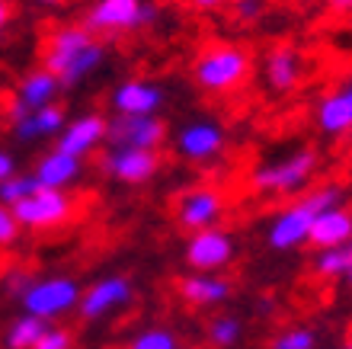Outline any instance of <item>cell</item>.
<instances>
[{
  "label": "cell",
  "mask_w": 352,
  "mask_h": 349,
  "mask_svg": "<svg viewBox=\"0 0 352 349\" xmlns=\"http://www.w3.org/2000/svg\"><path fill=\"white\" fill-rule=\"evenodd\" d=\"M157 19V7L144 0H93L84 17V29L93 36H122L144 29Z\"/></svg>",
  "instance_id": "cell-5"
},
{
  "label": "cell",
  "mask_w": 352,
  "mask_h": 349,
  "mask_svg": "<svg viewBox=\"0 0 352 349\" xmlns=\"http://www.w3.org/2000/svg\"><path fill=\"white\" fill-rule=\"evenodd\" d=\"M346 279H349V285H352V263H349V273H346Z\"/></svg>",
  "instance_id": "cell-40"
},
{
  "label": "cell",
  "mask_w": 352,
  "mask_h": 349,
  "mask_svg": "<svg viewBox=\"0 0 352 349\" xmlns=\"http://www.w3.org/2000/svg\"><path fill=\"white\" fill-rule=\"evenodd\" d=\"M36 282V276L29 273V269H10L7 273V279H3V288H7L10 295H16V298H23V292H26L29 285Z\"/></svg>",
  "instance_id": "cell-32"
},
{
  "label": "cell",
  "mask_w": 352,
  "mask_h": 349,
  "mask_svg": "<svg viewBox=\"0 0 352 349\" xmlns=\"http://www.w3.org/2000/svg\"><path fill=\"white\" fill-rule=\"evenodd\" d=\"M80 282L71 276H42L23 292V314H32L38 321H58L67 311H74L80 304Z\"/></svg>",
  "instance_id": "cell-6"
},
{
  "label": "cell",
  "mask_w": 352,
  "mask_h": 349,
  "mask_svg": "<svg viewBox=\"0 0 352 349\" xmlns=\"http://www.w3.org/2000/svg\"><path fill=\"white\" fill-rule=\"evenodd\" d=\"M13 13H16L13 0H0V29H7L13 23Z\"/></svg>",
  "instance_id": "cell-36"
},
{
  "label": "cell",
  "mask_w": 352,
  "mask_h": 349,
  "mask_svg": "<svg viewBox=\"0 0 352 349\" xmlns=\"http://www.w3.org/2000/svg\"><path fill=\"white\" fill-rule=\"evenodd\" d=\"M106 131H109V119L100 116V112L74 116V119H67L65 131L55 138V151L71 154V157H77V160H84L87 154H93V151L106 141Z\"/></svg>",
  "instance_id": "cell-14"
},
{
  "label": "cell",
  "mask_w": 352,
  "mask_h": 349,
  "mask_svg": "<svg viewBox=\"0 0 352 349\" xmlns=\"http://www.w3.org/2000/svg\"><path fill=\"white\" fill-rule=\"evenodd\" d=\"M36 176L38 189H58V193H67L71 186L84 176V160H77L71 154H61V151H45V154L36 160Z\"/></svg>",
  "instance_id": "cell-17"
},
{
  "label": "cell",
  "mask_w": 352,
  "mask_h": 349,
  "mask_svg": "<svg viewBox=\"0 0 352 349\" xmlns=\"http://www.w3.org/2000/svg\"><path fill=\"white\" fill-rule=\"evenodd\" d=\"M327 7L333 10L336 17H343V19H352V0H327Z\"/></svg>",
  "instance_id": "cell-35"
},
{
  "label": "cell",
  "mask_w": 352,
  "mask_h": 349,
  "mask_svg": "<svg viewBox=\"0 0 352 349\" xmlns=\"http://www.w3.org/2000/svg\"><path fill=\"white\" fill-rule=\"evenodd\" d=\"M234 253H237V244L228 231L221 228H208L199 231L192 237L186 240V263L192 273H218V269L231 266Z\"/></svg>",
  "instance_id": "cell-10"
},
{
  "label": "cell",
  "mask_w": 352,
  "mask_h": 349,
  "mask_svg": "<svg viewBox=\"0 0 352 349\" xmlns=\"http://www.w3.org/2000/svg\"><path fill=\"white\" fill-rule=\"evenodd\" d=\"M224 145H228V135L214 119H192L179 125L173 138L176 154L183 160H192V164H208L214 157L224 154Z\"/></svg>",
  "instance_id": "cell-9"
},
{
  "label": "cell",
  "mask_w": 352,
  "mask_h": 349,
  "mask_svg": "<svg viewBox=\"0 0 352 349\" xmlns=\"http://www.w3.org/2000/svg\"><path fill=\"white\" fill-rule=\"evenodd\" d=\"M65 125H67V112L65 106L55 103V106L29 112L19 125H13V131H16L19 141H45V138H58L65 131Z\"/></svg>",
  "instance_id": "cell-22"
},
{
  "label": "cell",
  "mask_w": 352,
  "mask_h": 349,
  "mask_svg": "<svg viewBox=\"0 0 352 349\" xmlns=\"http://www.w3.org/2000/svg\"><path fill=\"white\" fill-rule=\"evenodd\" d=\"M38 189L36 176L32 173H13L10 180H3L0 183V205H7V209H16L23 199H29V195Z\"/></svg>",
  "instance_id": "cell-26"
},
{
  "label": "cell",
  "mask_w": 352,
  "mask_h": 349,
  "mask_svg": "<svg viewBox=\"0 0 352 349\" xmlns=\"http://www.w3.org/2000/svg\"><path fill=\"white\" fill-rule=\"evenodd\" d=\"M307 244H314L317 250H336L352 244V211L346 205L320 211L311 224V237Z\"/></svg>",
  "instance_id": "cell-18"
},
{
  "label": "cell",
  "mask_w": 352,
  "mask_h": 349,
  "mask_svg": "<svg viewBox=\"0 0 352 349\" xmlns=\"http://www.w3.org/2000/svg\"><path fill=\"white\" fill-rule=\"evenodd\" d=\"M317 157L314 147H301L295 154L282 157V160H269V164H260L250 170V186L260 195H295L305 193L311 180L317 173Z\"/></svg>",
  "instance_id": "cell-4"
},
{
  "label": "cell",
  "mask_w": 352,
  "mask_h": 349,
  "mask_svg": "<svg viewBox=\"0 0 352 349\" xmlns=\"http://www.w3.org/2000/svg\"><path fill=\"white\" fill-rule=\"evenodd\" d=\"M192 10H199V13H214V10H221V7H228L231 0H186Z\"/></svg>",
  "instance_id": "cell-34"
},
{
  "label": "cell",
  "mask_w": 352,
  "mask_h": 349,
  "mask_svg": "<svg viewBox=\"0 0 352 349\" xmlns=\"http://www.w3.org/2000/svg\"><path fill=\"white\" fill-rule=\"evenodd\" d=\"M167 138V125L157 116H116L109 119L106 141L109 147H135V151H157Z\"/></svg>",
  "instance_id": "cell-11"
},
{
  "label": "cell",
  "mask_w": 352,
  "mask_h": 349,
  "mask_svg": "<svg viewBox=\"0 0 352 349\" xmlns=\"http://www.w3.org/2000/svg\"><path fill=\"white\" fill-rule=\"evenodd\" d=\"M349 263H352V244L346 247H336V250H320L314 260V273L320 279H346L349 273Z\"/></svg>",
  "instance_id": "cell-24"
},
{
  "label": "cell",
  "mask_w": 352,
  "mask_h": 349,
  "mask_svg": "<svg viewBox=\"0 0 352 349\" xmlns=\"http://www.w3.org/2000/svg\"><path fill=\"white\" fill-rule=\"evenodd\" d=\"M102 170L125 186H141L154 180L160 170V154L157 151H135V147H109L102 157Z\"/></svg>",
  "instance_id": "cell-13"
},
{
  "label": "cell",
  "mask_w": 352,
  "mask_h": 349,
  "mask_svg": "<svg viewBox=\"0 0 352 349\" xmlns=\"http://www.w3.org/2000/svg\"><path fill=\"white\" fill-rule=\"evenodd\" d=\"M29 3H36V7H55L58 0H29Z\"/></svg>",
  "instance_id": "cell-37"
},
{
  "label": "cell",
  "mask_w": 352,
  "mask_h": 349,
  "mask_svg": "<svg viewBox=\"0 0 352 349\" xmlns=\"http://www.w3.org/2000/svg\"><path fill=\"white\" fill-rule=\"evenodd\" d=\"M241 337H243V324H241V317H234V314H218V317L208 324V343L218 349L237 346Z\"/></svg>",
  "instance_id": "cell-25"
},
{
  "label": "cell",
  "mask_w": 352,
  "mask_h": 349,
  "mask_svg": "<svg viewBox=\"0 0 352 349\" xmlns=\"http://www.w3.org/2000/svg\"><path fill=\"white\" fill-rule=\"evenodd\" d=\"M19 221L16 215H13V209H7V205H0V247H13L19 240Z\"/></svg>",
  "instance_id": "cell-30"
},
{
  "label": "cell",
  "mask_w": 352,
  "mask_h": 349,
  "mask_svg": "<svg viewBox=\"0 0 352 349\" xmlns=\"http://www.w3.org/2000/svg\"><path fill=\"white\" fill-rule=\"evenodd\" d=\"M131 295H135V288H131L129 276H102V279H96L90 288H84L77 311H80L84 321H102V317H109L112 311L125 308V304L131 302Z\"/></svg>",
  "instance_id": "cell-12"
},
{
  "label": "cell",
  "mask_w": 352,
  "mask_h": 349,
  "mask_svg": "<svg viewBox=\"0 0 352 349\" xmlns=\"http://www.w3.org/2000/svg\"><path fill=\"white\" fill-rule=\"evenodd\" d=\"M129 349H183V343L170 327H148L129 343Z\"/></svg>",
  "instance_id": "cell-27"
},
{
  "label": "cell",
  "mask_w": 352,
  "mask_h": 349,
  "mask_svg": "<svg viewBox=\"0 0 352 349\" xmlns=\"http://www.w3.org/2000/svg\"><path fill=\"white\" fill-rule=\"evenodd\" d=\"M109 100L116 116H157L164 106V90L148 81H125L112 90Z\"/></svg>",
  "instance_id": "cell-16"
},
{
  "label": "cell",
  "mask_w": 352,
  "mask_h": 349,
  "mask_svg": "<svg viewBox=\"0 0 352 349\" xmlns=\"http://www.w3.org/2000/svg\"><path fill=\"white\" fill-rule=\"evenodd\" d=\"M346 349H352V340H349V346H346Z\"/></svg>",
  "instance_id": "cell-41"
},
{
  "label": "cell",
  "mask_w": 352,
  "mask_h": 349,
  "mask_svg": "<svg viewBox=\"0 0 352 349\" xmlns=\"http://www.w3.org/2000/svg\"><path fill=\"white\" fill-rule=\"evenodd\" d=\"M224 215V193L218 186H189L183 193L176 195V221L179 228L192 231H208V228H218V221Z\"/></svg>",
  "instance_id": "cell-8"
},
{
  "label": "cell",
  "mask_w": 352,
  "mask_h": 349,
  "mask_svg": "<svg viewBox=\"0 0 352 349\" xmlns=\"http://www.w3.org/2000/svg\"><path fill=\"white\" fill-rule=\"evenodd\" d=\"M45 330H48L45 321H38V317H32V314H19L16 321L7 327L3 343H7V349H32L38 340H42V333Z\"/></svg>",
  "instance_id": "cell-23"
},
{
  "label": "cell",
  "mask_w": 352,
  "mask_h": 349,
  "mask_svg": "<svg viewBox=\"0 0 352 349\" xmlns=\"http://www.w3.org/2000/svg\"><path fill=\"white\" fill-rule=\"evenodd\" d=\"M263 74H266V83L276 93H292L301 87L307 74V61L305 55L292 45H276L263 61Z\"/></svg>",
  "instance_id": "cell-15"
},
{
  "label": "cell",
  "mask_w": 352,
  "mask_h": 349,
  "mask_svg": "<svg viewBox=\"0 0 352 349\" xmlns=\"http://www.w3.org/2000/svg\"><path fill=\"white\" fill-rule=\"evenodd\" d=\"M266 13V0H231V17L234 23H256Z\"/></svg>",
  "instance_id": "cell-29"
},
{
  "label": "cell",
  "mask_w": 352,
  "mask_h": 349,
  "mask_svg": "<svg viewBox=\"0 0 352 349\" xmlns=\"http://www.w3.org/2000/svg\"><path fill=\"white\" fill-rule=\"evenodd\" d=\"M102 61H106V45L84 26H55L45 36L42 67L55 74L61 87L84 83L93 71H100Z\"/></svg>",
  "instance_id": "cell-1"
},
{
  "label": "cell",
  "mask_w": 352,
  "mask_h": 349,
  "mask_svg": "<svg viewBox=\"0 0 352 349\" xmlns=\"http://www.w3.org/2000/svg\"><path fill=\"white\" fill-rule=\"evenodd\" d=\"M336 205H343V189H340V186L307 189L301 199H295V202L285 205V209H278V215L269 221L266 244L272 250H278V253L298 250L311 237V224H314L317 215L327 209H336Z\"/></svg>",
  "instance_id": "cell-2"
},
{
  "label": "cell",
  "mask_w": 352,
  "mask_h": 349,
  "mask_svg": "<svg viewBox=\"0 0 352 349\" xmlns=\"http://www.w3.org/2000/svg\"><path fill=\"white\" fill-rule=\"evenodd\" d=\"M13 173H16V157L0 147V183H3V180H10Z\"/></svg>",
  "instance_id": "cell-33"
},
{
  "label": "cell",
  "mask_w": 352,
  "mask_h": 349,
  "mask_svg": "<svg viewBox=\"0 0 352 349\" xmlns=\"http://www.w3.org/2000/svg\"><path fill=\"white\" fill-rule=\"evenodd\" d=\"M314 346H317V333L311 327H288L269 343V349H314Z\"/></svg>",
  "instance_id": "cell-28"
},
{
  "label": "cell",
  "mask_w": 352,
  "mask_h": 349,
  "mask_svg": "<svg viewBox=\"0 0 352 349\" xmlns=\"http://www.w3.org/2000/svg\"><path fill=\"white\" fill-rule=\"evenodd\" d=\"M189 71H192V81L199 90L212 93V96H224V93H234L237 87L247 83V77L253 74V58L237 42H208L192 58Z\"/></svg>",
  "instance_id": "cell-3"
},
{
  "label": "cell",
  "mask_w": 352,
  "mask_h": 349,
  "mask_svg": "<svg viewBox=\"0 0 352 349\" xmlns=\"http://www.w3.org/2000/svg\"><path fill=\"white\" fill-rule=\"evenodd\" d=\"M32 349H71V333H67L65 327H52V324H48V330L42 333V340Z\"/></svg>",
  "instance_id": "cell-31"
},
{
  "label": "cell",
  "mask_w": 352,
  "mask_h": 349,
  "mask_svg": "<svg viewBox=\"0 0 352 349\" xmlns=\"http://www.w3.org/2000/svg\"><path fill=\"white\" fill-rule=\"evenodd\" d=\"M58 93H61V83H58L55 74H48L45 67H36V71H29L19 81L13 100L26 112H36V109H45V106H55Z\"/></svg>",
  "instance_id": "cell-20"
},
{
  "label": "cell",
  "mask_w": 352,
  "mask_h": 349,
  "mask_svg": "<svg viewBox=\"0 0 352 349\" xmlns=\"http://www.w3.org/2000/svg\"><path fill=\"white\" fill-rule=\"evenodd\" d=\"M314 122H317V129L324 131V135H330V138L349 135L352 131V106H349V100H346V93L330 90L327 96H320V103H317V109H314Z\"/></svg>",
  "instance_id": "cell-21"
},
{
  "label": "cell",
  "mask_w": 352,
  "mask_h": 349,
  "mask_svg": "<svg viewBox=\"0 0 352 349\" xmlns=\"http://www.w3.org/2000/svg\"><path fill=\"white\" fill-rule=\"evenodd\" d=\"M13 215H16L19 228L26 231H55L65 228L77 215V199L67 193H58V189H36L13 209Z\"/></svg>",
  "instance_id": "cell-7"
},
{
  "label": "cell",
  "mask_w": 352,
  "mask_h": 349,
  "mask_svg": "<svg viewBox=\"0 0 352 349\" xmlns=\"http://www.w3.org/2000/svg\"><path fill=\"white\" fill-rule=\"evenodd\" d=\"M340 90H343V93H346V100H349V106H352V81H349V83H346V87H340Z\"/></svg>",
  "instance_id": "cell-38"
},
{
  "label": "cell",
  "mask_w": 352,
  "mask_h": 349,
  "mask_svg": "<svg viewBox=\"0 0 352 349\" xmlns=\"http://www.w3.org/2000/svg\"><path fill=\"white\" fill-rule=\"evenodd\" d=\"M260 311H263V314L272 311V302H269V298H263V302H260Z\"/></svg>",
  "instance_id": "cell-39"
},
{
  "label": "cell",
  "mask_w": 352,
  "mask_h": 349,
  "mask_svg": "<svg viewBox=\"0 0 352 349\" xmlns=\"http://www.w3.org/2000/svg\"><path fill=\"white\" fill-rule=\"evenodd\" d=\"M179 298L192 308H214L231 298V282L221 276H212V273H192V276L179 279Z\"/></svg>",
  "instance_id": "cell-19"
}]
</instances>
